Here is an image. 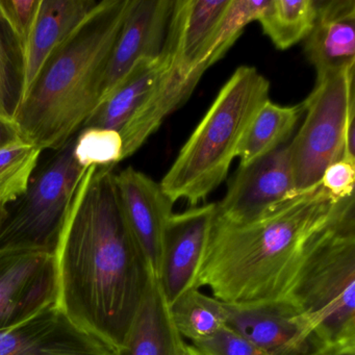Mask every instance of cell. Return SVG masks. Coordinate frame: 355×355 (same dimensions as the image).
I'll return each instance as SVG.
<instances>
[{"label": "cell", "instance_id": "6da1fadb", "mask_svg": "<svg viewBox=\"0 0 355 355\" xmlns=\"http://www.w3.org/2000/svg\"><path fill=\"white\" fill-rule=\"evenodd\" d=\"M114 167H91L55 248L57 305L114 349L123 343L155 275L124 218Z\"/></svg>", "mask_w": 355, "mask_h": 355}, {"label": "cell", "instance_id": "7a4b0ae2", "mask_svg": "<svg viewBox=\"0 0 355 355\" xmlns=\"http://www.w3.org/2000/svg\"><path fill=\"white\" fill-rule=\"evenodd\" d=\"M352 205L320 184L248 223L216 217L195 288L225 303L284 298L317 239Z\"/></svg>", "mask_w": 355, "mask_h": 355}, {"label": "cell", "instance_id": "3957f363", "mask_svg": "<svg viewBox=\"0 0 355 355\" xmlns=\"http://www.w3.org/2000/svg\"><path fill=\"white\" fill-rule=\"evenodd\" d=\"M132 0H101L55 49L12 112L26 142L61 150L98 107Z\"/></svg>", "mask_w": 355, "mask_h": 355}, {"label": "cell", "instance_id": "277c9868", "mask_svg": "<svg viewBox=\"0 0 355 355\" xmlns=\"http://www.w3.org/2000/svg\"><path fill=\"white\" fill-rule=\"evenodd\" d=\"M269 92V80L257 68L234 72L159 184L173 202L197 207L222 184Z\"/></svg>", "mask_w": 355, "mask_h": 355}, {"label": "cell", "instance_id": "5b68a950", "mask_svg": "<svg viewBox=\"0 0 355 355\" xmlns=\"http://www.w3.org/2000/svg\"><path fill=\"white\" fill-rule=\"evenodd\" d=\"M286 297L313 324L311 345L355 338L354 205L317 239Z\"/></svg>", "mask_w": 355, "mask_h": 355}, {"label": "cell", "instance_id": "8992f818", "mask_svg": "<svg viewBox=\"0 0 355 355\" xmlns=\"http://www.w3.org/2000/svg\"><path fill=\"white\" fill-rule=\"evenodd\" d=\"M354 69L317 80L302 103L304 122L288 144L299 194L320 186L326 168L343 159L349 113L355 107Z\"/></svg>", "mask_w": 355, "mask_h": 355}, {"label": "cell", "instance_id": "52a82bcc", "mask_svg": "<svg viewBox=\"0 0 355 355\" xmlns=\"http://www.w3.org/2000/svg\"><path fill=\"white\" fill-rule=\"evenodd\" d=\"M74 138L31 180L13 209L0 215V250L40 249L55 253L74 193L87 170L72 155Z\"/></svg>", "mask_w": 355, "mask_h": 355}, {"label": "cell", "instance_id": "ba28073f", "mask_svg": "<svg viewBox=\"0 0 355 355\" xmlns=\"http://www.w3.org/2000/svg\"><path fill=\"white\" fill-rule=\"evenodd\" d=\"M55 255L40 249L0 250V330L57 303Z\"/></svg>", "mask_w": 355, "mask_h": 355}, {"label": "cell", "instance_id": "9c48e42d", "mask_svg": "<svg viewBox=\"0 0 355 355\" xmlns=\"http://www.w3.org/2000/svg\"><path fill=\"white\" fill-rule=\"evenodd\" d=\"M288 144L239 168L216 217L234 224L248 223L298 196Z\"/></svg>", "mask_w": 355, "mask_h": 355}, {"label": "cell", "instance_id": "30bf717a", "mask_svg": "<svg viewBox=\"0 0 355 355\" xmlns=\"http://www.w3.org/2000/svg\"><path fill=\"white\" fill-rule=\"evenodd\" d=\"M223 305L225 325L266 354L301 355L311 348L313 324L286 297Z\"/></svg>", "mask_w": 355, "mask_h": 355}, {"label": "cell", "instance_id": "8fae6325", "mask_svg": "<svg viewBox=\"0 0 355 355\" xmlns=\"http://www.w3.org/2000/svg\"><path fill=\"white\" fill-rule=\"evenodd\" d=\"M217 214V203L172 214L162 241L157 278L168 304L195 288Z\"/></svg>", "mask_w": 355, "mask_h": 355}, {"label": "cell", "instance_id": "7c38bea8", "mask_svg": "<svg viewBox=\"0 0 355 355\" xmlns=\"http://www.w3.org/2000/svg\"><path fill=\"white\" fill-rule=\"evenodd\" d=\"M0 355H115V349L51 303L26 321L0 330Z\"/></svg>", "mask_w": 355, "mask_h": 355}, {"label": "cell", "instance_id": "4fadbf2b", "mask_svg": "<svg viewBox=\"0 0 355 355\" xmlns=\"http://www.w3.org/2000/svg\"><path fill=\"white\" fill-rule=\"evenodd\" d=\"M114 180L124 218L157 277L164 230L174 202L161 184L135 168L115 173Z\"/></svg>", "mask_w": 355, "mask_h": 355}, {"label": "cell", "instance_id": "5bb4252c", "mask_svg": "<svg viewBox=\"0 0 355 355\" xmlns=\"http://www.w3.org/2000/svg\"><path fill=\"white\" fill-rule=\"evenodd\" d=\"M173 3L172 0H132L107 65L101 101L135 64L161 55Z\"/></svg>", "mask_w": 355, "mask_h": 355}, {"label": "cell", "instance_id": "9a60e30c", "mask_svg": "<svg viewBox=\"0 0 355 355\" xmlns=\"http://www.w3.org/2000/svg\"><path fill=\"white\" fill-rule=\"evenodd\" d=\"M317 19L304 40L317 80L355 66V1H317Z\"/></svg>", "mask_w": 355, "mask_h": 355}, {"label": "cell", "instance_id": "2e32d148", "mask_svg": "<svg viewBox=\"0 0 355 355\" xmlns=\"http://www.w3.org/2000/svg\"><path fill=\"white\" fill-rule=\"evenodd\" d=\"M205 71L201 67L188 69L172 65L167 60L165 69L144 103L119 130L123 141V159L138 151L164 120L190 97Z\"/></svg>", "mask_w": 355, "mask_h": 355}, {"label": "cell", "instance_id": "e0dca14e", "mask_svg": "<svg viewBox=\"0 0 355 355\" xmlns=\"http://www.w3.org/2000/svg\"><path fill=\"white\" fill-rule=\"evenodd\" d=\"M230 0H178L171 17L162 53L168 62L195 69L209 41L213 38Z\"/></svg>", "mask_w": 355, "mask_h": 355}, {"label": "cell", "instance_id": "ac0fdd59", "mask_svg": "<svg viewBox=\"0 0 355 355\" xmlns=\"http://www.w3.org/2000/svg\"><path fill=\"white\" fill-rule=\"evenodd\" d=\"M96 3V0H41L34 30L21 55V85L17 103L26 96L51 53Z\"/></svg>", "mask_w": 355, "mask_h": 355}, {"label": "cell", "instance_id": "d6986e66", "mask_svg": "<svg viewBox=\"0 0 355 355\" xmlns=\"http://www.w3.org/2000/svg\"><path fill=\"white\" fill-rule=\"evenodd\" d=\"M159 280L153 276L140 309L115 355H186Z\"/></svg>", "mask_w": 355, "mask_h": 355}, {"label": "cell", "instance_id": "ffe728a7", "mask_svg": "<svg viewBox=\"0 0 355 355\" xmlns=\"http://www.w3.org/2000/svg\"><path fill=\"white\" fill-rule=\"evenodd\" d=\"M166 65L167 60L163 53L159 57L143 59L135 64L101 101L82 130L99 128L119 132L144 103Z\"/></svg>", "mask_w": 355, "mask_h": 355}, {"label": "cell", "instance_id": "44dd1931", "mask_svg": "<svg viewBox=\"0 0 355 355\" xmlns=\"http://www.w3.org/2000/svg\"><path fill=\"white\" fill-rule=\"evenodd\" d=\"M302 103L293 107L276 105L268 99L251 120L238 151L240 168L246 167L261 157L286 144L301 116Z\"/></svg>", "mask_w": 355, "mask_h": 355}, {"label": "cell", "instance_id": "7402d4cb", "mask_svg": "<svg viewBox=\"0 0 355 355\" xmlns=\"http://www.w3.org/2000/svg\"><path fill=\"white\" fill-rule=\"evenodd\" d=\"M170 315L176 329L193 344L211 338L225 326L222 301L207 296L200 288H191L169 304Z\"/></svg>", "mask_w": 355, "mask_h": 355}, {"label": "cell", "instance_id": "603a6c76", "mask_svg": "<svg viewBox=\"0 0 355 355\" xmlns=\"http://www.w3.org/2000/svg\"><path fill=\"white\" fill-rule=\"evenodd\" d=\"M315 19V0H271L259 22L276 49L286 51L305 40Z\"/></svg>", "mask_w": 355, "mask_h": 355}, {"label": "cell", "instance_id": "cb8c5ba5", "mask_svg": "<svg viewBox=\"0 0 355 355\" xmlns=\"http://www.w3.org/2000/svg\"><path fill=\"white\" fill-rule=\"evenodd\" d=\"M41 153L39 147L26 141L0 150V209L26 194Z\"/></svg>", "mask_w": 355, "mask_h": 355}, {"label": "cell", "instance_id": "d4e9b609", "mask_svg": "<svg viewBox=\"0 0 355 355\" xmlns=\"http://www.w3.org/2000/svg\"><path fill=\"white\" fill-rule=\"evenodd\" d=\"M271 0H230V5L203 53L199 66L209 69L227 53L251 22L259 21Z\"/></svg>", "mask_w": 355, "mask_h": 355}, {"label": "cell", "instance_id": "484cf974", "mask_svg": "<svg viewBox=\"0 0 355 355\" xmlns=\"http://www.w3.org/2000/svg\"><path fill=\"white\" fill-rule=\"evenodd\" d=\"M72 155L82 169L114 167L123 161V141L119 132L109 128H86L73 141Z\"/></svg>", "mask_w": 355, "mask_h": 355}, {"label": "cell", "instance_id": "4316f807", "mask_svg": "<svg viewBox=\"0 0 355 355\" xmlns=\"http://www.w3.org/2000/svg\"><path fill=\"white\" fill-rule=\"evenodd\" d=\"M41 0H0V16L24 55L34 30Z\"/></svg>", "mask_w": 355, "mask_h": 355}, {"label": "cell", "instance_id": "83f0119b", "mask_svg": "<svg viewBox=\"0 0 355 355\" xmlns=\"http://www.w3.org/2000/svg\"><path fill=\"white\" fill-rule=\"evenodd\" d=\"M192 346L201 355H268L226 325L211 338Z\"/></svg>", "mask_w": 355, "mask_h": 355}, {"label": "cell", "instance_id": "f1b7e54d", "mask_svg": "<svg viewBox=\"0 0 355 355\" xmlns=\"http://www.w3.org/2000/svg\"><path fill=\"white\" fill-rule=\"evenodd\" d=\"M355 164L340 159L326 168L320 184L334 199L342 200L354 196Z\"/></svg>", "mask_w": 355, "mask_h": 355}, {"label": "cell", "instance_id": "f546056e", "mask_svg": "<svg viewBox=\"0 0 355 355\" xmlns=\"http://www.w3.org/2000/svg\"><path fill=\"white\" fill-rule=\"evenodd\" d=\"M24 141L26 140L12 113H0V150Z\"/></svg>", "mask_w": 355, "mask_h": 355}, {"label": "cell", "instance_id": "4dcf8cb0", "mask_svg": "<svg viewBox=\"0 0 355 355\" xmlns=\"http://www.w3.org/2000/svg\"><path fill=\"white\" fill-rule=\"evenodd\" d=\"M301 355H355V338L313 344Z\"/></svg>", "mask_w": 355, "mask_h": 355}, {"label": "cell", "instance_id": "1f68e13d", "mask_svg": "<svg viewBox=\"0 0 355 355\" xmlns=\"http://www.w3.org/2000/svg\"><path fill=\"white\" fill-rule=\"evenodd\" d=\"M3 22L0 16V24ZM10 96V59L7 49L1 36L0 28V101L1 105L8 109V101Z\"/></svg>", "mask_w": 355, "mask_h": 355}, {"label": "cell", "instance_id": "d6a6232c", "mask_svg": "<svg viewBox=\"0 0 355 355\" xmlns=\"http://www.w3.org/2000/svg\"><path fill=\"white\" fill-rule=\"evenodd\" d=\"M186 355H201V353L192 345H190V346L187 345Z\"/></svg>", "mask_w": 355, "mask_h": 355}, {"label": "cell", "instance_id": "836d02e7", "mask_svg": "<svg viewBox=\"0 0 355 355\" xmlns=\"http://www.w3.org/2000/svg\"><path fill=\"white\" fill-rule=\"evenodd\" d=\"M0 113H10L9 110L6 109V107L1 105V101H0Z\"/></svg>", "mask_w": 355, "mask_h": 355}]
</instances>
